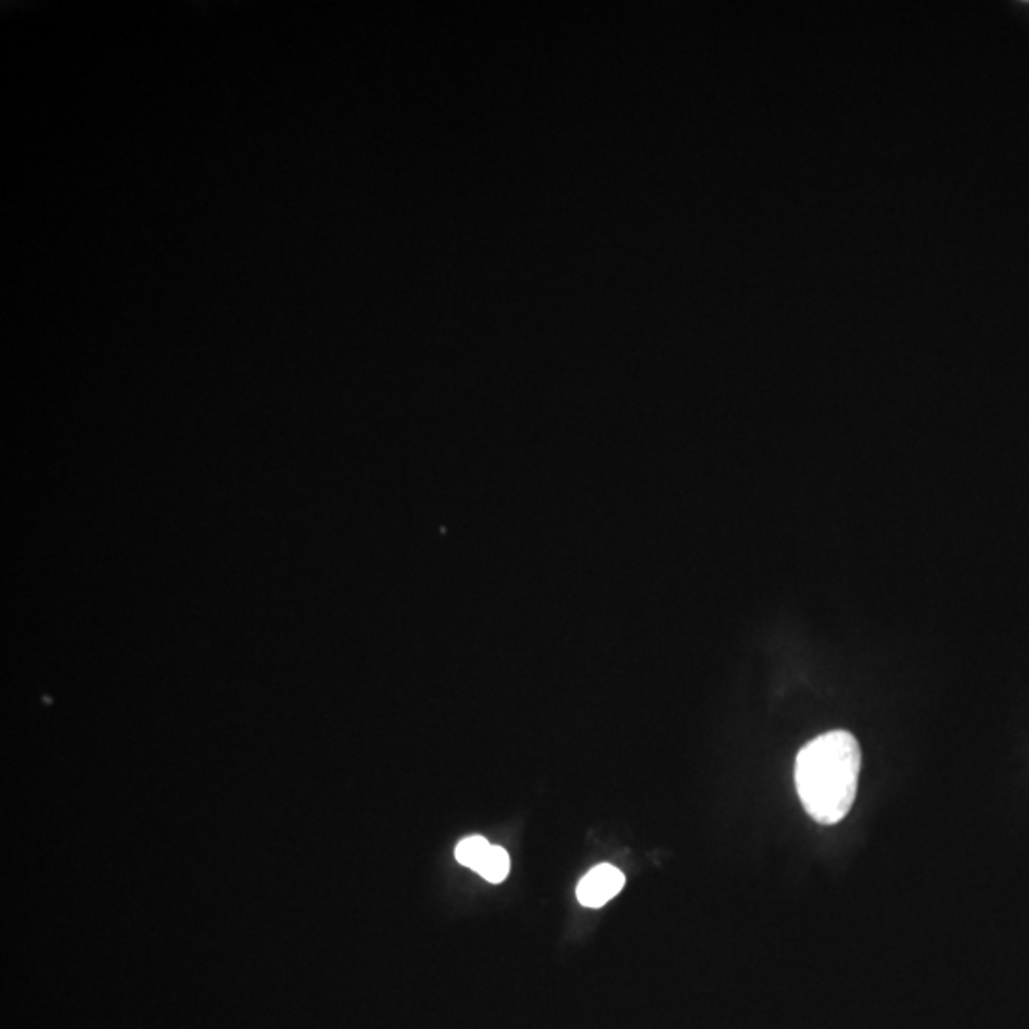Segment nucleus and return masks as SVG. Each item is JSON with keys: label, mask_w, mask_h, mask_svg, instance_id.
<instances>
[{"label": "nucleus", "mask_w": 1029, "mask_h": 1029, "mask_svg": "<svg viewBox=\"0 0 1029 1029\" xmlns=\"http://www.w3.org/2000/svg\"><path fill=\"white\" fill-rule=\"evenodd\" d=\"M509 866L511 864L505 848L490 847L477 873H481L488 883H502L509 873Z\"/></svg>", "instance_id": "nucleus-4"}, {"label": "nucleus", "mask_w": 1029, "mask_h": 1029, "mask_svg": "<svg viewBox=\"0 0 1029 1029\" xmlns=\"http://www.w3.org/2000/svg\"><path fill=\"white\" fill-rule=\"evenodd\" d=\"M492 845H488V841L475 835V837H467L464 839L458 847H456V860L465 866V868L477 869L481 868L483 860H485L488 850Z\"/></svg>", "instance_id": "nucleus-3"}, {"label": "nucleus", "mask_w": 1029, "mask_h": 1029, "mask_svg": "<svg viewBox=\"0 0 1029 1029\" xmlns=\"http://www.w3.org/2000/svg\"><path fill=\"white\" fill-rule=\"evenodd\" d=\"M862 751L847 730H831L797 755L795 786L808 816L820 824L841 822L856 799Z\"/></svg>", "instance_id": "nucleus-1"}, {"label": "nucleus", "mask_w": 1029, "mask_h": 1029, "mask_svg": "<svg viewBox=\"0 0 1029 1029\" xmlns=\"http://www.w3.org/2000/svg\"><path fill=\"white\" fill-rule=\"evenodd\" d=\"M624 883L626 877L620 869L612 868L608 864L597 866L580 881L576 896L580 904L587 908H601L624 888Z\"/></svg>", "instance_id": "nucleus-2"}]
</instances>
